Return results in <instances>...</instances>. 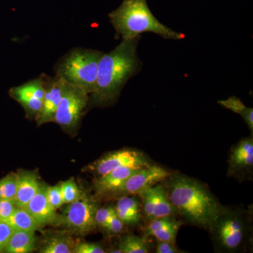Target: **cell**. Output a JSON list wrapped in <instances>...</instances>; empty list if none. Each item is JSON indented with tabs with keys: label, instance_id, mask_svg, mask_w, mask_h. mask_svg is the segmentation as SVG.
Here are the masks:
<instances>
[{
	"label": "cell",
	"instance_id": "obj_1",
	"mask_svg": "<svg viewBox=\"0 0 253 253\" xmlns=\"http://www.w3.org/2000/svg\"><path fill=\"white\" fill-rule=\"evenodd\" d=\"M163 182L176 214L193 225L211 230L225 207L207 186L189 176L176 174H172Z\"/></svg>",
	"mask_w": 253,
	"mask_h": 253
},
{
	"label": "cell",
	"instance_id": "obj_2",
	"mask_svg": "<svg viewBox=\"0 0 253 253\" xmlns=\"http://www.w3.org/2000/svg\"><path fill=\"white\" fill-rule=\"evenodd\" d=\"M139 40L140 37L122 40L112 51L101 56L91 93L93 104L103 106L114 102L126 82L140 71L142 63L137 54Z\"/></svg>",
	"mask_w": 253,
	"mask_h": 253
},
{
	"label": "cell",
	"instance_id": "obj_3",
	"mask_svg": "<svg viewBox=\"0 0 253 253\" xmlns=\"http://www.w3.org/2000/svg\"><path fill=\"white\" fill-rule=\"evenodd\" d=\"M109 16L116 36L122 40L137 38L144 33H155L168 40L180 41L184 38L182 33L160 22L151 12L146 0H123Z\"/></svg>",
	"mask_w": 253,
	"mask_h": 253
},
{
	"label": "cell",
	"instance_id": "obj_4",
	"mask_svg": "<svg viewBox=\"0 0 253 253\" xmlns=\"http://www.w3.org/2000/svg\"><path fill=\"white\" fill-rule=\"evenodd\" d=\"M103 54L98 50L73 49L57 65L56 76L91 94L94 91L98 66Z\"/></svg>",
	"mask_w": 253,
	"mask_h": 253
},
{
	"label": "cell",
	"instance_id": "obj_5",
	"mask_svg": "<svg viewBox=\"0 0 253 253\" xmlns=\"http://www.w3.org/2000/svg\"><path fill=\"white\" fill-rule=\"evenodd\" d=\"M210 231L216 251L239 252L246 246L251 234L250 217L244 211L225 208Z\"/></svg>",
	"mask_w": 253,
	"mask_h": 253
},
{
	"label": "cell",
	"instance_id": "obj_6",
	"mask_svg": "<svg viewBox=\"0 0 253 253\" xmlns=\"http://www.w3.org/2000/svg\"><path fill=\"white\" fill-rule=\"evenodd\" d=\"M88 95L84 89L66 83L64 93L55 113L54 122L63 129L74 130L89 103Z\"/></svg>",
	"mask_w": 253,
	"mask_h": 253
},
{
	"label": "cell",
	"instance_id": "obj_7",
	"mask_svg": "<svg viewBox=\"0 0 253 253\" xmlns=\"http://www.w3.org/2000/svg\"><path fill=\"white\" fill-rule=\"evenodd\" d=\"M67 205L59 215L58 226L83 235L96 229L95 214L98 206L95 201L84 196L83 199Z\"/></svg>",
	"mask_w": 253,
	"mask_h": 253
},
{
	"label": "cell",
	"instance_id": "obj_8",
	"mask_svg": "<svg viewBox=\"0 0 253 253\" xmlns=\"http://www.w3.org/2000/svg\"><path fill=\"white\" fill-rule=\"evenodd\" d=\"M151 166L147 156L138 150L123 149L104 155L86 167L90 171L101 176L110 171L122 167L144 168Z\"/></svg>",
	"mask_w": 253,
	"mask_h": 253
},
{
	"label": "cell",
	"instance_id": "obj_9",
	"mask_svg": "<svg viewBox=\"0 0 253 253\" xmlns=\"http://www.w3.org/2000/svg\"><path fill=\"white\" fill-rule=\"evenodd\" d=\"M46 79L47 76L42 75L21 85L11 87L9 91V96L23 106L28 116L36 119L42 109Z\"/></svg>",
	"mask_w": 253,
	"mask_h": 253
},
{
	"label": "cell",
	"instance_id": "obj_10",
	"mask_svg": "<svg viewBox=\"0 0 253 253\" xmlns=\"http://www.w3.org/2000/svg\"><path fill=\"white\" fill-rule=\"evenodd\" d=\"M174 173L169 172L161 166H151L141 168L129 176L114 195H137L143 190L163 182Z\"/></svg>",
	"mask_w": 253,
	"mask_h": 253
},
{
	"label": "cell",
	"instance_id": "obj_11",
	"mask_svg": "<svg viewBox=\"0 0 253 253\" xmlns=\"http://www.w3.org/2000/svg\"><path fill=\"white\" fill-rule=\"evenodd\" d=\"M228 175L240 177L251 174L253 168V139H241L231 148L229 156Z\"/></svg>",
	"mask_w": 253,
	"mask_h": 253
},
{
	"label": "cell",
	"instance_id": "obj_12",
	"mask_svg": "<svg viewBox=\"0 0 253 253\" xmlns=\"http://www.w3.org/2000/svg\"><path fill=\"white\" fill-rule=\"evenodd\" d=\"M66 84V82L57 76L53 78L47 76L42 109L36 119L38 126L54 122L55 113L64 93Z\"/></svg>",
	"mask_w": 253,
	"mask_h": 253
},
{
	"label": "cell",
	"instance_id": "obj_13",
	"mask_svg": "<svg viewBox=\"0 0 253 253\" xmlns=\"http://www.w3.org/2000/svg\"><path fill=\"white\" fill-rule=\"evenodd\" d=\"M46 188L47 186L45 184L41 183L38 192L23 208L42 228L47 225L58 226L59 219V214L51 208L48 202Z\"/></svg>",
	"mask_w": 253,
	"mask_h": 253
},
{
	"label": "cell",
	"instance_id": "obj_14",
	"mask_svg": "<svg viewBox=\"0 0 253 253\" xmlns=\"http://www.w3.org/2000/svg\"><path fill=\"white\" fill-rule=\"evenodd\" d=\"M139 169V168L122 167L99 176L94 182L96 194L101 196L114 195L125 181Z\"/></svg>",
	"mask_w": 253,
	"mask_h": 253
},
{
	"label": "cell",
	"instance_id": "obj_15",
	"mask_svg": "<svg viewBox=\"0 0 253 253\" xmlns=\"http://www.w3.org/2000/svg\"><path fill=\"white\" fill-rule=\"evenodd\" d=\"M17 189L14 201L17 208H25L38 192L41 183L38 176L33 171L17 172Z\"/></svg>",
	"mask_w": 253,
	"mask_h": 253
},
{
	"label": "cell",
	"instance_id": "obj_16",
	"mask_svg": "<svg viewBox=\"0 0 253 253\" xmlns=\"http://www.w3.org/2000/svg\"><path fill=\"white\" fill-rule=\"evenodd\" d=\"M119 219L125 225L135 226L140 224L141 214L140 204L134 197L123 196L119 198L114 207Z\"/></svg>",
	"mask_w": 253,
	"mask_h": 253
},
{
	"label": "cell",
	"instance_id": "obj_17",
	"mask_svg": "<svg viewBox=\"0 0 253 253\" xmlns=\"http://www.w3.org/2000/svg\"><path fill=\"white\" fill-rule=\"evenodd\" d=\"M36 233L14 230L4 253H30L37 249Z\"/></svg>",
	"mask_w": 253,
	"mask_h": 253
},
{
	"label": "cell",
	"instance_id": "obj_18",
	"mask_svg": "<svg viewBox=\"0 0 253 253\" xmlns=\"http://www.w3.org/2000/svg\"><path fill=\"white\" fill-rule=\"evenodd\" d=\"M14 230L31 231L36 233L42 227L24 208H16L13 214L6 221Z\"/></svg>",
	"mask_w": 253,
	"mask_h": 253
},
{
	"label": "cell",
	"instance_id": "obj_19",
	"mask_svg": "<svg viewBox=\"0 0 253 253\" xmlns=\"http://www.w3.org/2000/svg\"><path fill=\"white\" fill-rule=\"evenodd\" d=\"M76 243L71 236L57 235L47 238L39 252L42 253H73Z\"/></svg>",
	"mask_w": 253,
	"mask_h": 253
},
{
	"label": "cell",
	"instance_id": "obj_20",
	"mask_svg": "<svg viewBox=\"0 0 253 253\" xmlns=\"http://www.w3.org/2000/svg\"><path fill=\"white\" fill-rule=\"evenodd\" d=\"M156 198L153 219L165 217H169L176 214V210L168 199L166 189L163 184L156 185ZM152 219V220H153Z\"/></svg>",
	"mask_w": 253,
	"mask_h": 253
},
{
	"label": "cell",
	"instance_id": "obj_21",
	"mask_svg": "<svg viewBox=\"0 0 253 253\" xmlns=\"http://www.w3.org/2000/svg\"><path fill=\"white\" fill-rule=\"evenodd\" d=\"M220 104L226 109L230 110L233 112L239 114L243 118L245 123L249 126L250 130L253 131V109L247 107L241 99L236 96H231L228 99L218 101Z\"/></svg>",
	"mask_w": 253,
	"mask_h": 253
},
{
	"label": "cell",
	"instance_id": "obj_22",
	"mask_svg": "<svg viewBox=\"0 0 253 253\" xmlns=\"http://www.w3.org/2000/svg\"><path fill=\"white\" fill-rule=\"evenodd\" d=\"M150 245L144 238L134 235H126L120 242L118 250L121 253H148Z\"/></svg>",
	"mask_w": 253,
	"mask_h": 253
},
{
	"label": "cell",
	"instance_id": "obj_23",
	"mask_svg": "<svg viewBox=\"0 0 253 253\" xmlns=\"http://www.w3.org/2000/svg\"><path fill=\"white\" fill-rule=\"evenodd\" d=\"M181 225H182V221H177L174 219L172 222L167 225L163 226L158 230L153 231L150 234L149 236L156 238L157 241L176 244V236Z\"/></svg>",
	"mask_w": 253,
	"mask_h": 253
},
{
	"label": "cell",
	"instance_id": "obj_24",
	"mask_svg": "<svg viewBox=\"0 0 253 253\" xmlns=\"http://www.w3.org/2000/svg\"><path fill=\"white\" fill-rule=\"evenodd\" d=\"M17 173H10L0 179V199L14 200L17 189Z\"/></svg>",
	"mask_w": 253,
	"mask_h": 253
},
{
	"label": "cell",
	"instance_id": "obj_25",
	"mask_svg": "<svg viewBox=\"0 0 253 253\" xmlns=\"http://www.w3.org/2000/svg\"><path fill=\"white\" fill-rule=\"evenodd\" d=\"M156 185L143 190L138 194L142 204L145 217L149 221L152 220L156 198Z\"/></svg>",
	"mask_w": 253,
	"mask_h": 253
},
{
	"label": "cell",
	"instance_id": "obj_26",
	"mask_svg": "<svg viewBox=\"0 0 253 253\" xmlns=\"http://www.w3.org/2000/svg\"><path fill=\"white\" fill-rule=\"evenodd\" d=\"M61 189L64 204H71L85 196L81 192L73 178L61 182Z\"/></svg>",
	"mask_w": 253,
	"mask_h": 253
},
{
	"label": "cell",
	"instance_id": "obj_27",
	"mask_svg": "<svg viewBox=\"0 0 253 253\" xmlns=\"http://www.w3.org/2000/svg\"><path fill=\"white\" fill-rule=\"evenodd\" d=\"M46 198L48 202L54 211H57L63 204L62 194H61V183L53 186L46 188Z\"/></svg>",
	"mask_w": 253,
	"mask_h": 253
},
{
	"label": "cell",
	"instance_id": "obj_28",
	"mask_svg": "<svg viewBox=\"0 0 253 253\" xmlns=\"http://www.w3.org/2000/svg\"><path fill=\"white\" fill-rule=\"evenodd\" d=\"M114 212V207L98 208L96 210V214H95V221H96V226L105 230L110 218Z\"/></svg>",
	"mask_w": 253,
	"mask_h": 253
},
{
	"label": "cell",
	"instance_id": "obj_29",
	"mask_svg": "<svg viewBox=\"0 0 253 253\" xmlns=\"http://www.w3.org/2000/svg\"><path fill=\"white\" fill-rule=\"evenodd\" d=\"M75 253H104L105 249L101 245L96 243L78 242L75 245Z\"/></svg>",
	"mask_w": 253,
	"mask_h": 253
},
{
	"label": "cell",
	"instance_id": "obj_30",
	"mask_svg": "<svg viewBox=\"0 0 253 253\" xmlns=\"http://www.w3.org/2000/svg\"><path fill=\"white\" fill-rule=\"evenodd\" d=\"M14 229L6 221H0V253H4Z\"/></svg>",
	"mask_w": 253,
	"mask_h": 253
},
{
	"label": "cell",
	"instance_id": "obj_31",
	"mask_svg": "<svg viewBox=\"0 0 253 253\" xmlns=\"http://www.w3.org/2000/svg\"><path fill=\"white\" fill-rule=\"evenodd\" d=\"M16 208L14 200L0 199V221L7 220Z\"/></svg>",
	"mask_w": 253,
	"mask_h": 253
},
{
	"label": "cell",
	"instance_id": "obj_32",
	"mask_svg": "<svg viewBox=\"0 0 253 253\" xmlns=\"http://www.w3.org/2000/svg\"><path fill=\"white\" fill-rule=\"evenodd\" d=\"M124 223L123 222L116 214V211L110 218L105 231L111 235H118L124 229Z\"/></svg>",
	"mask_w": 253,
	"mask_h": 253
},
{
	"label": "cell",
	"instance_id": "obj_33",
	"mask_svg": "<svg viewBox=\"0 0 253 253\" xmlns=\"http://www.w3.org/2000/svg\"><path fill=\"white\" fill-rule=\"evenodd\" d=\"M156 253H183L176 247V244L166 241H157Z\"/></svg>",
	"mask_w": 253,
	"mask_h": 253
}]
</instances>
